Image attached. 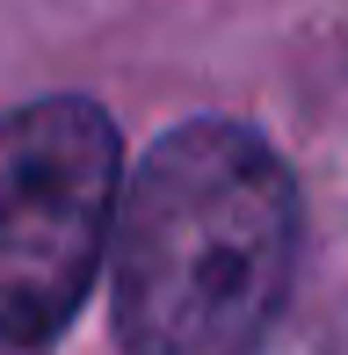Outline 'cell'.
<instances>
[{
    "label": "cell",
    "instance_id": "obj_1",
    "mask_svg": "<svg viewBox=\"0 0 348 355\" xmlns=\"http://www.w3.org/2000/svg\"><path fill=\"white\" fill-rule=\"evenodd\" d=\"M297 189L247 123L196 116L131 174L109 304L131 355H254L290 297Z\"/></svg>",
    "mask_w": 348,
    "mask_h": 355
},
{
    "label": "cell",
    "instance_id": "obj_2",
    "mask_svg": "<svg viewBox=\"0 0 348 355\" xmlns=\"http://www.w3.org/2000/svg\"><path fill=\"white\" fill-rule=\"evenodd\" d=\"M123 211L109 109L51 94L0 116V348H44L87 304Z\"/></svg>",
    "mask_w": 348,
    "mask_h": 355
}]
</instances>
